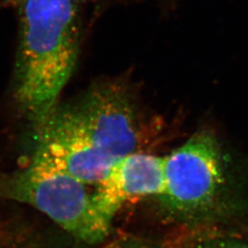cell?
Wrapping results in <instances>:
<instances>
[{
    "instance_id": "4",
    "label": "cell",
    "mask_w": 248,
    "mask_h": 248,
    "mask_svg": "<svg viewBox=\"0 0 248 248\" xmlns=\"http://www.w3.org/2000/svg\"><path fill=\"white\" fill-rule=\"evenodd\" d=\"M55 110L113 163L142 152L147 140L133 89L125 81H97Z\"/></svg>"
},
{
    "instance_id": "6",
    "label": "cell",
    "mask_w": 248,
    "mask_h": 248,
    "mask_svg": "<svg viewBox=\"0 0 248 248\" xmlns=\"http://www.w3.org/2000/svg\"><path fill=\"white\" fill-rule=\"evenodd\" d=\"M174 248H248V243L231 235H192L177 244Z\"/></svg>"
},
{
    "instance_id": "1",
    "label": "cell",
    "mask_w": 248,
    "mask_h": 248,
    "mask_svg": "<svg viewBox=\"0 0 248 248\" xmlns=\"http://www.w3.org/2000/svg\"><path fill=\"white\" fill-rule=\"evenodd\" d=\"M18 19L9 88L15 114L36 133L60 103L82 44L78 3L73 0H7Z\"/></svg>"
},
{
    "instance_id": "5",
    "label": "cell",
    "mask_w": 248,
    "mask_h": 248,
    "mask_svg": "<svg viewBox=\"0 0 248 248\" xmlns=\"http://www.w3.org/2000/svg\"><path fill=\"white\" fill-rule=\"evenodd\" d=\"M165 159L135 152L117 160L96 187L98 207L109 222L124 204L146 196L159 197L165 188Z\"/></svg>"
},
{
    "instance_id": "3",
    "label": "cell",
    "mask_w": 248,
    "mask_h": 248,
    "mask_svg": "<svg viewBox=\"0 0 248 248\" xmlns=\"http://www.w3.org/2000/svg\"><path fill=\"white\" fill-rule=\"evenodd\" d=\"M0 199L35 208L89 246L103 243L110 232L111 222L98 207L96 187L31 160L22 169L0 171Z\"/></svg>"
},
{
    "instance_id": "2",
    "label": "cell",
    "mask_w": 248,
    "mask_h": 248,
    "mask_svg": "<svg viewBox=\"0 0 248 248\" xmlns=\"http://www.w3.org/2000/svg\"><path fill=\"white\" fill-rule=\"evenodd\" d=\"M230 162L208 130L194 133L166 156L161 205L173 219L195 225L218 221L233 208Z\"/></svg>"
},
{
    "instance_id": "7",
    "label": "cell",
    "mask_w": 248,
    "mask_h": 248,
    "mask_svg": "<svg viewBox=\"0 0 248 248\" xmlns=\"http://www.w3.org/2000/svg\"><path fill=\"white\" fill-rule=\"evenodd\" d=\"M102 248H159L155 244L133 235H122L111 240Z\"/></svg>"
},
{
    "instance_id": "8",
    "label": "cell",
    "mask_w": 248,
    "mask_h": 248,
    "mask_svg": "<svg viewBox=\"0 0 248 248\" xmlns=\"http://www.w3.org/2000/svg\"><path fill=\"white\" fill-rule=\"evenodd\" d=\"M73 1H75V2H78H78L81 1V0H73Z\"/></svg>"
}]
</instances>
